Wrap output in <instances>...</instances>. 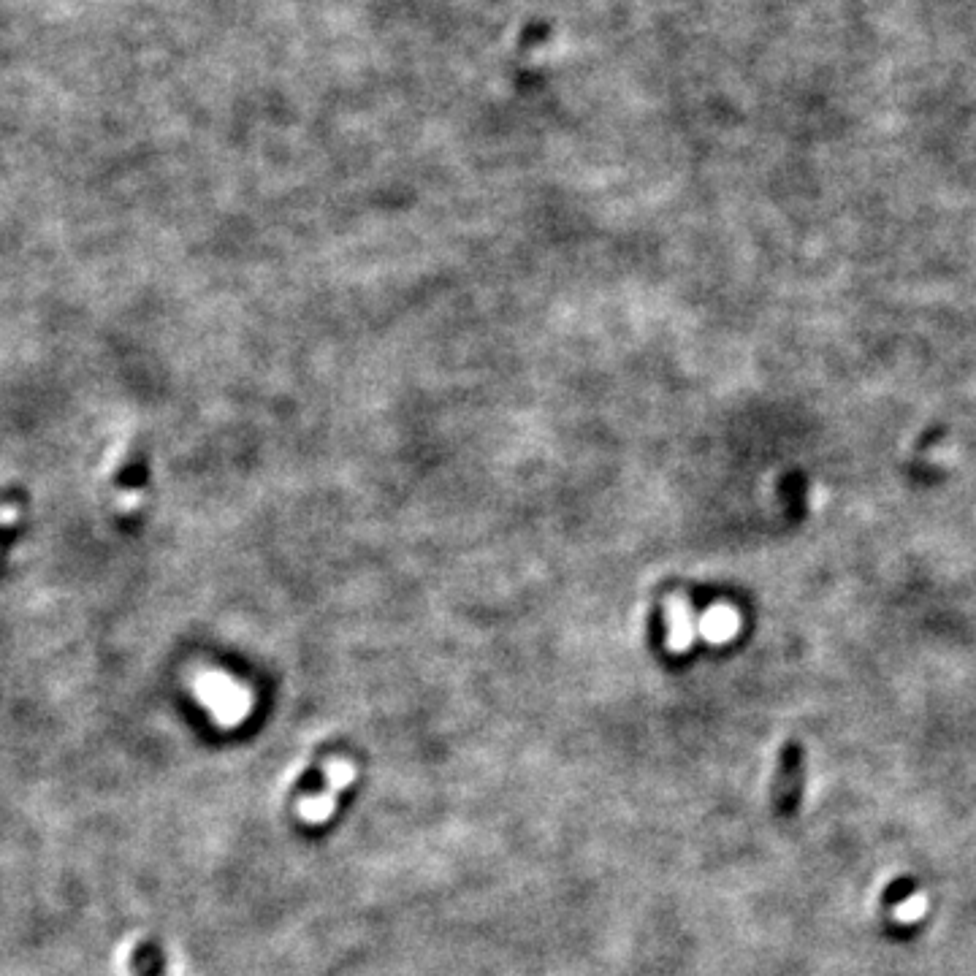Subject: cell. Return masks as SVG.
<instances>
[{
  "label": "cell",
  "instance_id": "cell-1",
  "mask_svg": "<svg viewBox=\"0 0 976 976\" xmlns=\"http://www.w3.org/2000/svg\"><path fill=\"white\" fill-rule=\"evenodd\" d=\"M98 491L114 526L133 532L144 521L152 497V456L139 434L122 437L109 451Z\"/></svg>",
  "mask_w": 976,
  "mask_h": 976
},
{
  "label": "cell",
  "instance_id": "cell-2",
  "mask_svg": "<svg viewBox=\"0 0 976 976\" xmlns=\"http://www.w3.org/2000/svg\"><path fill=\"white\" fill-rule=\"evenodd\" d=\"M806 792V749L798 741L784 743L773 776V811L779 817H792Z\"/></svg>",
  "mask_w": 976,
  "mask_h": 976
},
{
  "label": "cell",
  "instance_id": "cell-3",
  "mask_svg": "<svg viewBox=\"0 0 976 976\" xmlns=\"http://www.w3.org/2000/svg\"><path fill=\"white\" fill-rule=\"evenodd\" d=\"M30 524V497L25 488H3L0 491V567L9 562L11 551L25 535Z\"/></svg>",
  "mask_w": 976,
  "mask_h": 976
},
{
  "label": "cell",
  "instance_id": "cell-4",
  "mask_svg": "<svg viewBox=\"0 0 976 976\" xmlns=\"http://www.w3.org/2000/svg\"><path fill=\"white\" fill-rule=\"evenodd\" d=\"M665 613H667V646L681 654V651H686V648L692 646V640H695V632H697L695 613L689 610V605H686L684 600H678V597L667 602Z\"/></svg>",
  "mask_w": 976,
  "mask_h": 976
},
{
  "label": "cell",
  "instance_id": "cell-5",
  "mask_svg": "<svg viewBox=\"0 0 976 976\" xmlns=\"http://www.w3.org/2000/svg\"><path fill=\"white\" fill-rule=\"evenodd\" d=\"M738 624H741L738 613L727 608V605H719V608L705 610L703 616H700V621H697V629H700V635H703L705 640H711V643H724V640H730L732 635L738 632Z\"/></svg>",
  "mask_w": 976,
  "mask_h": 976
}]
</instances>
